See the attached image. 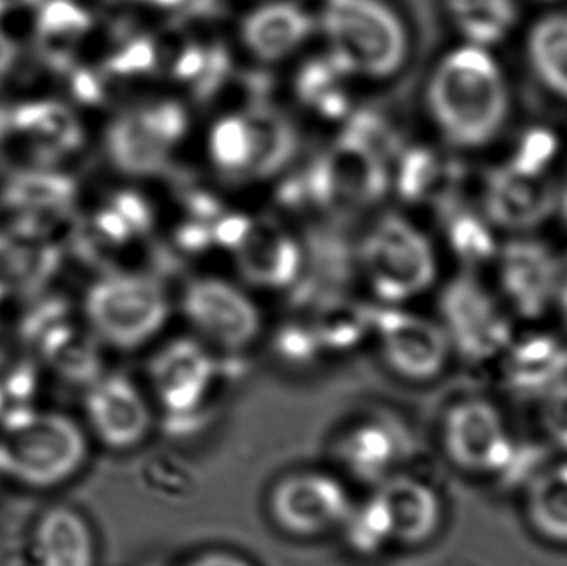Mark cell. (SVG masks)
<instances>
[{
    "label": "cell",
    "instance_id": "cell-26",
    "mask_svg": "<svg viewBox=\"0 0 567 566\" xmlns=\"http://www.w3.org/2000/svg\"><path fill=\"white\" fill-rule=\"evenodd\" d=\"M526 59L542 85L567 102V12L548 13L533 23Z\"/></svg>",
    "mask_w": 567,
    "mask_h": 566
},
{
    "label": "cell",
    "instance_id": "cell-46",
    "mask_svg": "<svg viewBox=\"0 0 567 566\" xmlns=\"http://www.w3.org/2000/svg\"><path fill=\"white\" fill-rule=\"evenodd\" d=\"M136 2L145 3L150 7H158V9H173V7L182 6L186 0H136Z\"/></svg>",
    "mask_w": 567,
    "mask_h": 566
},
{
    "label": "cell",
    "instance_id": "cell-29",
    "mask_svg": "<svg viewBox=\"0 0 567 566\" xmlns=\"http://www.w3.org/2000/svg\"><path fill=\"white\" fill-rule=\"evenodd\" d=\"M252 132V163L248 179L268 178L281 172L297 148L293 126L282 113L269 106H255L246 112Z\"/></svg>",
    "mask_w": 567,
    "mask_h": 566
},
{
    "label": "cell",
    "instance_id": "cell-34",
    "mask_svg": "<svg viewBox=\"0 0 567 566\" xmlns=\"http://www.w3.org/2000/svg\"><path fill=\"white\" fill-rule=\"evenodd\" d=\"M342 531L350 547L360 555H375L392 544L389 518L375 494L362 505H353Z\"/></svg>",
    "mask_w": 567,
    "mask_h": 566
},
{
    "label": "cell",
    "instance_id": "cell-37",
    "mask_svg": "<svg viewBox=\"0 0 567 566\" xmlns=\"http://www.w3.org/2000/svg\"><path fill=\"white\" fill-rule=\"evenodd\" d=\"M558 150V138L549 130L533 128L523 136L509 162L532 172L549 173Z\"/></svg>",
    "mask_w": 567,
    "mask_h": 566
},
{
    "label": "cell",
    "instance_id": "cell-19",
    "mask_svg": "<svg viewBox=\"0 0 567 566\" xmlns=\"http://www.w3.org/2000/svg\"><path fill=\"white\" fill-rule=\"evenodd\" d=\"M409 447V432L400 422L375 418L353 425L340 441L339 454L353 477L379 485L393 475Z\"/></svg>",
    "mask_w": 567,
    "mask_h": 566
},
{
    "label": "cell",
    "instance_id": "cell-13",
    "mask_svg": "<svg viewBox=\"0 0 567 566\" xmlns=\"http://www.w3.org/2000/svg\"><path fill=\"white\" fill-rule=\"evenodd\" d=\"M558 196L549 173L532 172L506 159L486 176L483 215L495 228L528 235L555 215Z\"/></svg>",
    "mask_w": 567,
    "mask_h": 566
},
{
    "label": "cell",
    "instance_id": "cell-2",
    "mask_svg": "<svg viewBox=\"0 0 567 566\" xmlns=\"http://www.w3.org/2000/svg\"><path fill=\"white\" fill-rule=\"evenodd\" d=\"M319 25L329 43L327 59L343 76L383 79L405 60V25L385 0H322Z\"/></svg>",
    "mask_w": 567,
    "mask_h": 566
},
{
    "label": "cell",
    "instance_id": "cell-35",
    "mask_svg": "<svg viewBox=\"0 0 567 566\" xmlns=\"http://www.w3.org/2000/svg\"><path fill=\"white\" fill-rule=\"evenodd\" d=\"M370 325V312L350 302L330 299L319 319V338L330 344H347Z\"/></svg>",
    "mask_w": 567,
    "mask_h": 566
},
{
    "label": "cell",
    "instance_id": "cell-21",
    "mask_svg": "<svg viewBox=\"0 0 567 566\" xmlns=\"http://www.w3.org/2000/svg\"><path fill=\"white\" fill-rule=\"evenodd\" d=\"M75 192L65 176L52 172H30L10 183L6 192V208L19 219L23 236L43 233L52 223L69 216Z\"/></svg>",
    "mask_w": 567,
    "mask_h": 566
},
{
    "label": "cell",
    "instance_id": "cell-44",
    "mask_svg": "<svg viewBox=\"0 0 567 566\" xmlns=\"http://www.w3.org/2000/svg\"><path fill=\"white\" fill-rule=\"evenodd\" d=\"M42 0H0V19L10 16V13L20 12V10L37 7Z\"/></svg>",
    "mask_w": 567,
    "mask_h": 566
},
{
    "label": "cell",
    "instance_id": "cell-1",
    "mask_svg": "<svg viewBox=\"0 0 567 566\" xmlns=\"http://www.w3.org/2000/svg\"><path fill=\"white\" fill-rule=\"evenodd\" d=\"M426 103L446 142L456 148L480 150L502 135L512 95L505 70L492 50L463 43L433 70Z\"/></svg>",
    "mask_w": 567,
    "mask_h": 566
},
{
    "label": "cell",
    "instance_id": "cell-38",
    "mask_svg": "<svg viewBox=\"0 0 567 566\" xmlns=\"http://www.w3.org/2000/svg\"><path fill=\"white\" fill-rule=\"evenodd\" d=\"M542 422L549 438L567 451V382L542 402Z\"/></svg>",
    "mask_w": 567,
    "mask_h": 566
},
{
    "label": "cell",
    "instance_id": "cell-31",
    "mask_svg": "<svg viewBox=\"0 0 567 566\" xmlns=\"http://www.w3.org/2000/svg\"><path fill=\"white\" fill-rule=\"evenodd\" d=\"M252 150L251 125L246 113L225 116L213 125L209 153L216 168L229 178L248 179Z\"/></svg>",
    "mask_w": 567,
    "mask_h": 566
},
{
    "label": "cell",
    "instance_id": "cell-30",
    "mask_svg": "<svg viewBox=\"0 0 567 566\" xmlns=\"http://www.w3.org/2000/svg\"><path fill=\"white\" fill-rule=\"evenodd\" d=\"M39 348L50 368L69 382L89 385L102 375L95 342L73 326L53 322L52 328L40 332Z\"/></svg>",
    "mask_w": 567,
    "mask_h": 566
},
{
    "label": "cell",
    "instance_id": "cell-42",
    "mask_svg": "<svg viewBox=\"0 0 567 566\" xmlns=\"http://www.w3.org/2000/svg\"><path fill=\"white\" fill-rule=\"evenodd\" d=\"M17 59H19V47L6 30L0 29V86L12 75Z\"/></svg>",
    "mask_w": 567,
    "mask_h": 566
},
{
    "label": "cell",
    "instance_id": "cell-41",
    "mask_svg": "<svg viewBox=\"0 0 567 566\" xmlns=\"http://www.w3.org/2000/svg\"><path fill=\"white\" fill-rule=\"evenodd\" d=\"M113 206L125 216L136 235L148 231L150 225H152V213L142 196L135 195V193H120L113 202Z\"/></svg>",
    "mask_w": 567,
    "mask_h": 566
},
{
    "label": "cell",
    "instance_id": "cell-16",
    "mask_svg": "<svg viewBox=\"0 0 567 566\" xmlns=\"http://www.w3.org/2000/svg\"><path fill=\"white\" fill-rule=\"evenodd\" d=\"M215 374V358L202 342L188 338L163 346L148 366L155 398L172 415H188L202 408Z\"/></svg>",
    "mask_w": 567,
    "mask_h": 566
},
{
    "label": "cell",
    "instance_id": "cell-24",
    "mask_svg": "<svg viewBox=\"0 0 567 566\" xmlns=\"http://www.w3.org/2000/svg\"><path fill=\"white\" fill-rule=\"evenodd\" d=\"M39 566H95L92 528L70 507H52L40 517L33 534Z\"/></svg>",
    "mask_w": 567,
    "mask_h": 566
},
{
    "label": "cell",
    "instance_id": "cell-12",
    "mask_svg": "<svg viewBox=\"0 0 567 566\" xmlns=\"http://www.w3.org/2000/svg\"><path fill=\"white\" fill-rule=\"evenodd\" d=\"M386 368L403 381L430 382L445 371L452 348L440 322L399 309L370 315Z\"/></svg>",
    "mask_w": 567,
    "mask_h": 566
},
{
    "label": "cell",
    "instance_id": "cell-36",
    "mask_svg": "<svg viewBox=\"0 0 567 566\" xmlns=\"http://www.w3.org/2000/svg\"><path fill=\"white\" fill-rule=\"evenodd\" d=\"M439 159L429 150H412L400 159L399 189L405 198L420 199L435 186L439 179Z\"/></svg>",
    "mask_w": 567,
    "mask_h": 566
},
{
    "label": "cell",
    "instance_id": "cell-33",
    "mask_svg": "<svg viewBox=\"0 0 567 566\" xmlns=\"http://www.w3.org/2000/svg\"><path fill=\"white\" fill-rule=\"evenodd\" d=\"M343 76L329 59L313 60L303 66L297 79V92L303 102L322 115L337 119L347 113V95L340 86Z\"/></svg>",
    "mask_w": 567,
    "mask_h": 566
},
{
    "label": "cell",
    "instance_id": "cell-25",
    "mask_svg": "<svg viewBox=\"0 0 567 566\" xmlns=\"http://www.w3.org/2000/svg\"><path fill=\"white\" fill-rule=\"evenodd\" d=\"M523 491L533 532L549 544L567 545V461L546 465Z\"/></svg>",
    "mask_w": 567,
    "mask_h": 566
},
{
    "label": "cell",
    "instance_id": "cell-39",
    "mask_svg": "<svg viewBox=\"0 0 567 566\" xmlns=\"http://www.w3.org/2000/svg\"><path fill=\"white\" fill-rule=\"evenodd\" d=\"M155 47L148 40H135L126 45L125 50L116 53L110 62V69L120 75H133V73H145L155 66Z\"/></svg>",
    "mask_w": 567,
    "mask_h": 566
},
{
    "label": "cell",
    "instance_id": "cell-17",
    "mask_svg": "<svg viewBox=\"0 0 567 566\" xmlns=\"http://www.w3.org/2000/svg\"><path fill=\"white\" fill-rule=\"evenodd\" d=\"M498 361L503 388L518 401L542 404L567 382V341L553 332L515 335Z\"/></svg>",
    "mask_w": 567,
    "mask_h": 566
},
{
    "label": "cell",
    "instance_id": "cell-11",
    "mask_svg": "<svg viewBox=\"0 0 567 566\" xmlns=\"http://www.w3.org/2000/svg\"><path fill=\"white\" fill-rule=\"evenodd\" d=\"M515 444L502 412L486 399H463L443 419V452L466 474L495 478Z\"/></svg>",
    "mask_w": 567,
    "mask_h": 566
},
{
    "label": "cell",
    "instance_id": "cell-15",
    "mask_svg": "<svg viewBox=\"0 0 567 566\" xmlns=\"http://www.w3.org/2000/svg\"><path fill=\"white\" fill-rule=\"evenodd\" d=\"M85 414L95 438L113 451L138 447L152 431V408L125 374H102L89 384Z\"/></svg>",
    "mask_w": 567,
    "mask_h": 566
},
{
    "label": "cell",
    "instance_id": "cell-43",
    "mask_svg": "<svg viewBox=\"0 0 567 566\" xmlns=\"http://www.w3.org/2000/svg\"><path fill=\"white\" fill-rule=\"evenodd\" d=\"M183 566H255L231 552H206Z\"/></svg>",
    "mask_w": 567,
    "mask_h": 566
},
{
    "label": "cell",
    "instance_id": "cell-7",
    "mask_svg": "<svg viewBox=\"0 0 567 566\" xmlns=\"http://www.w3.org/2000/svg\"><path fill=\"white\" fill-rule=\"evenodd\" d=\"M502 301L512 315L539 321L555 311L566 265L553 246L528 235H513L495 258Z\"/></svg>",
    "mask_w": 567,
    "mask_h": 566
},
{
    "label": "cell",
    "instance_id": "cell-45",
    "mask_svg": "<svg viewBox=\"0 0 567 566\" xmlns=\"http://www.w3.org/2000/svg\"><path fill=\"white\" fill-rule=\"evenodd\" d=\"M555 311L558 312L559 321L567 335V266L563 275L561 288H559L558 298H556Z\"/></svg>",
    "mask_w": 567,
    "mask_h": 566
},
{
    "label": "cell",
    "instance_id": "cell-28",
    "mask_svg": "<svg viewBox=\"0 0 567 566\" xmlns=\"http://www.w3.org/2000/svg\"><path fill=\"white\" fill-rule=\"evenodd\" d=\"M446 6L465 43L482 49L505 42L518 22L515 0H446Z\"/></svg>",
    "mask_w": 567,
    "mask_h": 566
},
{
    "label": "cell",
    "instance_id": "cell-27",
    "mask_svg": "<svg viewBox=\"0 0 567 566\" xmlns=\"http://www.w3.org/2000/svg\"><path fill=\"white\" fill-rule=\"evenodd\" d=\"M90 27L92 17L75 0H42L37 6V47L52 63L72 60L75 47Z\"/></svg>",
    "mask_w": 567,
    "mask_h": 566
},
{
    "label": "cell",
    "instance_id": "cell-22",
    "mask_svg": "<svg viewBox=\"0 0 567 566\" xmlns=\"http://www.w3.org/2000/svg\"><path fill=\"white\" fill-rule=\"evenodd\" d=\"M312 29V17L302 7L289 0H272L246 16L241 37L256 59L276 62L302 45Z\"/></svg>",
    "mask_w": 567,
    "mask_h": 566
},
{
    "label": "cell",
    "instance_id": "cell-47",
    "mask_svg": "<svg viewBox=\"0 0 567 566\" xmlns=\"http://www.w3.org/2000/svg\"><path fill=\"white\" fill-rule=\"evenodd\" d=\"M543 2H555V0H543Z\"/></svg>",
    "mask_w": 567,
    "mask_h": 566
},
{
    "label": "cell",
    "instance_id": "cell-23",
    "mask_svg": "<svg viewBox=\"0 0 567 566\" xmlns=\"http://www.w3.org/2000/svg\"><path fill=\"white\" fill-rule=\"evenodd\" d=\"M235 251L243 276L252 285L282 288L296 281L299 246L272 223H252L245 241Z\"/></svg>",
    "mask_w": 567,
    "mask_h": 566
},
{
    "label": "cell",
    "instance_id": "cell-9",
    "mask_svg": "<svg viewBox=\"0 0 567 566\" xmlns=\"http://www.w3.org/2000/svg\"><path fill=\"white\" fill-rule=\"evenodd\" d=\"M186 126L185 110L169 100L120 113L106 130V155L126 175H156L168 165Z\"/></svg>",
    "mask_w": 567,
    "mask_h": 566
},
{
    "label": "cell",
    "instance_id": "cell-5",
    "mask_svg": "<svg viewBox=\"0 0 567 566\" xmlns=\"http://www.w3.org/2000/svg\"><path fill=\"white\" fill-rule=\"evenodd\" d=\"M439 309L452 354L470 364L498 361L515 338L512 312L473 272L456 276L443 288Z\"/></svg>",
    "mask_w": 567,
    "mask_h": 566
},
{
    "label": "cell",
    "instance_id": "cell-6",
    "mask_svg": "<svg viewBox=\"0 0 567 566\" xmlns=\"http://www.w3.org/2000/svg\"><path fill=\"white\" fill-rule=\"evenodd\" d=\"M373 291L386 302L422 295L436 278L432 243L412 223L386 216L369 233L360 251Z\"/></svg>",
    "mask_w": 567,
    "mask_h": 566
},
{
    "label": "cell",
    "instance_id": "cell-3",
    "mask_svg": "<svg viewBox=\"0 0 567 566\" xmlns=\"http://www.w3.org/2000/svg\"><path fill=\"white\" fill-rule=\"evenodd\" d=\"M89 442L59 412L17 411L0 424V474L30 488L70 481L85 464Z\"/></svg>",
    "mask_w": 567,
    "mask_h": 566
},
{
    "label": "cell",
    "instance_id": "cell-14",
    "mask_svg": "<svg viewBox=\"0 0 567 566\" xmlns=\"http://www.w3.org/2000/svg\"><path fill=\"white\" fill-rule=\"evenodd\" d=\"M183 312L203 339L226 351L248 348L261 331V316L251 299L218 278L189 282Z\"/></svg>",
    "mask_w": 567,
    "mask_h": 566
},
{
    "label": "cell",
    "instance_id": "cell-40",
    "mask_svg": "<svg viewBox=\"0 0 567 566\" xmlns=\"http://www.w3.org/2000/svg\"><path fill=\"white\" fill-rule=\"evenodd\" d=\"M252 223H255L252 219L241 215H229L225 216V218H218L212 228L213 243L225 246V248L236 249L245 241Z\"/></svg>",
    "mask_w": 567,
    "mask_h": 566
},
{
    "label": "cell",
    "instance_id": "cell-18",
    "mask_svg": "<svg viewBox=\"0 0 567 566\" xmlns=\"http://www.w3.org/2000/svg\"><path fill=\"white\" fill-rule=\"evenodd\" d=\"M386 518L392 544L420 547L432 541L442 527V498L432 485L410 475L393 474L375 485Z\"/></svg>",
    "mask_w": 567,
    "mask_h": 566
},
{
    "label": "cell",
    "instance_id": "cell-32",
    "mask_svg": "<svg viewBox=\"0 0 567 566\" xmlns=\"http://www.w3.org/2000/svg\"><path fill=\"white\" fill-rule=\"evenodd\" d=\"M495 229L483 213L455 209L449 218L446 235L456 258L475 268L495 261L499 248Z\"/></svg>",
    "mask_w": 567,
    "mask_h": 566
},
{
    "label": "cell",
    "instance_id": "cell-4",
    "mask_svg": "<svg viewBox=\"0 0 567 566\" xmlns=\"http://www.w3.org/2000/svg\"><path fill=\"white\" fill-rule=\"evenodd\" d=\"M83 311L99 341L118 351H133L158 336L168 319L169 306L155 279L112 272L90 286Z\"/></svg>",
    "mask_w": 567,
    "mask_h": 566
},
{
    "label": "cell",
    "instance_id": "cell-20",
    "mask_svg": "<svg viewBox=\"0 0 567 566\" xmlns=\"http://www.w3.org/2000/svg\"><path fill=\"white\" fill-rule=\"evenodd\" d=\"M12 113L10 132L40 162H59L82 145V125L62 103L42 100L25 103Z\"/></svg>",
    "mask_w": 567,
    "mask_h": 566
},
{
    "label": "cell",
    "instance_id": "cell-10",
    "mask_svg": "<svg viewBox=\"0 0 567 566\" xmlns=\"http://www.w3.org/2000/svg\"><path fill=\"white\" fill-rule=\"evenodd\" d=\"M389 182L385 156L343 133L307 173L302 195L320 206L362 208L382 198Z\"/></svg>",
    "mask_w": 567,
    "mask_h": 566
},
{
    "label": "cell",
    "instance_id": "cell-8",
    "mask_svg": "<svg viewBox=\"0 0 567 566\" xmlns=\"http://www.w3.org/2000/svg\"><path fill=\"white\" fill-rule=\"evenodd\" d=\"M353 504L342 482L327 472H293L269 492L268 511L279 531L293 538L323 537L342 531Z\"/></svg>",
    "mask_w": 567,
    "mask_h": 566
}]
</instances>
